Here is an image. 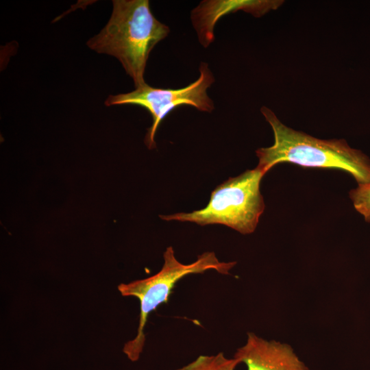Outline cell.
<instances>
[{"label":"cell","mask_w":370,"mask_h":370,"mask_svg":"<svg viewBox=\"0 0 370 370\" xmlns=\"http://www.w3.org/2000/svg\"><path fill=\"white\" fill-rule=\"evenodd\" d=\"M111 16L87 45L99 53L117 58L136 88L144 85L150 52L170 30L152 14L148 0H114Z\"/></svg>","instance_id":"obj_1"},{"label":"cell","mask_w":370,"mask_h":370,"mask_svg":"<svg viewBox=\"0 0 370 370\" xmlns=\"http://www.w3.org/2000/svg\"><path fill=\"white\" fill-rule=\"evenodd\" d=\"M271 125L274 143L256 153L258 167L267 172L274 165L290 162L304 167L338 169L351 174L360 184L370 182V160L352 148L344 139L322 140L296 131L282 123L269 108L260 109Z\"/></svg>","instance_id":"obj_2"},{"label":"cell","mask_w":370,"mask_h":370,"mask_svg":"<svg viewBox=\"0 0 370 370\" xmlns=\"http://www.w3.org/2000/svg\"><path fill=\"white\" fill-rule=\"evenodd\" d=\"M265 173L258 166L247 170L217 186L204 208L160 217L166 221H189L200 225L221 224L242 234H251L264 210L260 184Z\"/></svg>","instance_id":"obj_3"},{"label":"cell","mask_w":370,"mask_h":370,"mask_svg":"<svg viewBox=\"0 0 370 370\" xmlns=\"http://www.w3.org/2000/svg\"><path fill=\"white\" fill-rule=\"evenodd\" d=\"M164 264L156 274L128 284H120L118 290L122 296L135 297L140 301V317L135 338L127 341L123 352L132 362L138 360L145 342L144 329L149 314L160 305L167 303L177 282L184 277L214 270L227 275L236 262H221L213 251L199 255L196 261L185 264L178 261L172 247H168L163 254Z\"/></svg>","instance_id":"obj_4"},{"label":"cell","mask_w":370,"mask_h":370,"mask_svg":"<svg viewBox=\"0 0 370 370\" xmlns=\"http://www.w3.org/2000/svg\"><path fill=\"white\" fill-rule=\"evenodd\" d=\"M199 71L197 79L186 87L165 89L145 84L132 92L110 95L105 104L107 106L136 105L147 110L152 117V125L147 130L145 143L148 149H152L156 147L154 137L160 123L175 108L188 105L206 112L214 110V103L207 93L208 88L214 82V75L206 62L200 63Z\"/></svg>","instance_id":"obj_5"},{"label":"cell","mask_w":370,"mask_h":370,"mask_svg":"<svg viewBox=\"0 0 370 370\" xmlns=\"http://www.w3.org/2000/svg\"><path fill=\"white\" fill-rule=\"evenodd\" d=\"M234 358L245 364L247 370H309L291 345L265 340L252 332L247 333L245 344Z\"/></svg>","instance_id":"obj_6"},{"label":"cell","mask_w":370,"mask_h":370,"mask_svg":"<svg viewBox=\"0 0 370 370\" xmlns=\"http://www.w3.org/2000/svg\"><path fill=\"white\" fill-rule=\"evenodd\" d=\"M280 4L278 1L205 0L191 11L190 18L200 44L206 48L214 40L215 25L225 15L243 10L260 16Z\"/></svg>","instance_id":"obj_7"},{"label":"cell","mask_w":370,"mask_h":370,"mask_svg":"<svg viewBox=\"0 0 370 370\" xmlns=\"http://www.w3.org/2000/svg\"><path fill=\"white\" fill-rule=\"evenodd\" d=\"M240 362L228 358L223 352L216 355H201L195 360L176 370H235Z\"/></svg>","instance_id":"obj_8"},{"label":"cell","mask_w":370,"mask_h":370,"mask_svg":"<svg viewBox=\"0 0 370 370\" xmlns=\"http://www.w3.org/2000/svg\"><path fill=\"white\" fill-rule=\"evenodd\" d=\"M349 197L355 209L366 221L370 222V182L358 184L357 188L350 190Z\"/></svg>","instance_id":"obj_9"}]
</instances>
